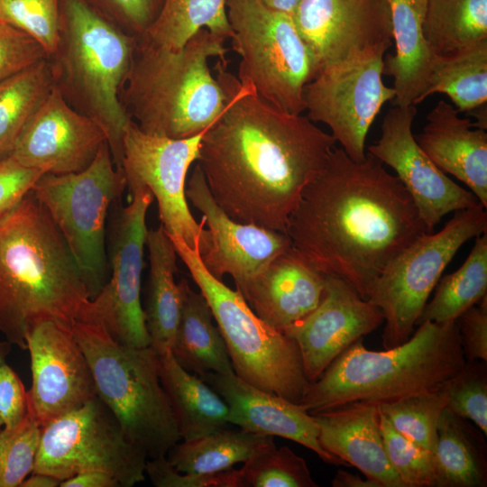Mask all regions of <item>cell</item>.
<instances>
[{
    "label": "cell",
    "mask_w": 487,
    "mask_h": 487,
    "mask_svg": "<svg viewBox=\"0 0 487 487\" xmlns=\"http://www.w3.org/2000/svg\"><path fill=\"white\" fill-rule=\"evenodd\" d=\"M325 277L291 246L237 290L260 318L283 331L317 307Z\"/></svg>",
    "instance_id": "cell-24"
},
{
    "label": "cell",
    "mask_w": 487,
    "mask_h": 487,
    "mask_svg": "<svg viewBox=\"0 0 487 487\" xmlns=\"http://www.w3.org/2000/svg\"><path fill=\"white\" fill-rule=\"evenodd\" d=\"M43 174L20 164L12 156L0 160V222L17 207Z\"/></svg>",
    "instance_id": "cell-46"
},
{
    "label": "cell",
    "mask_w": 487,
    "mask_h": 487,
    "mask_svg": "<svg viewBox=\"0 0 487 487\" xmlns=\"http://www.w3.org/2000/svg\"><path fill=\"white\" fill-rule=\"evenodd\" d=\"M208 302L234 373L259 389L299 403L309 383L296 341L260 318L237 289L212 276L198 252L170 236Z\"/></svg>",
    "instance_id": "cell-8"
},
{
    "label": "cell",
    "mask_w": 487,
    "mask_h": 487,
    "mask_svg": "<svg viewBox=\"0 0 487 487\" xmlns=\"http://www.w3.org/2000/svg\"><path fill=\"white\" fill-rule=\"evenodd\" d=\"M12 344L5 340L0 341V367L6 363V358L12 351ZM0 427H2V422L0 420Z\"/></svg>",
    "instance_id": "cell-53"
},
{
    "label": "cell",
    "mask_w": 487,
    "mask_h": 487,
    "mask_svg": "<svg viewBox=\"0 0 487 487\" xmlns=\"http://www.w3.org/2000/svg\"><path fill=\"white\" fill-rule=\"evenodd\" d=\"M433 299L427 302L417 326L424 321H455L469 308L487 297V232L476 236L464 263L439 279Z\"/></svg>",
    "instance_id": "cell-35"
},
{
    "label": "cell",
    "mask_w": 487,
    "mask_h": 487,
    "mask_svg": "<svg viewBox=\"0 0 487 487\" xmlns=\"http://www.w3.org/2000/svg\"><path fill=\"white\" fill-rule=\"evenodd\" d=\"M434 55H449L487 41V0H427L422 25Z\"/></svg>",
    "instance_id": "cell-32"
},
{
    "label": "cell",
    "mask_w": 487,
    "mask_h": 487,
    "mask_svg": "<svg viewBox=\"0 0 487 487\" xmlns=\"http://www.w3.org/2000/svg\"><path fill=\"white\" fill-rule=\"evenodd\" d=\"M125 188L124 174L106 142L83 170L43 174L32 189L65 240L90 299L109 280L106 220L111 204Z\"/></svg>",
    "instance_id": "cell-10"
},
{
    "label": "cell",
    "mask_w": 487,
    "mask_h": 487,
    "mask_svg": "<svg viewBox=\"0 0 487 487\" xmlns=\"http://www.w3.org/2000/svg\"><path fill=\"white\" fill-rule=\"evenodd\" d=\"M160 377L182 440L227 427L229 409L222 397L197 374L181 367L170 350L159 354Z\"/></svg>",
    "instance_id": "cell-28"
},
{
    "label": "cell",
    "mask_w": 487,
    "mask_h": 487,
    "mask_svg": "<svg viewBox=\"0 0 487 487\" xmlns=\"http://www.w3.org/2000/svg\"><path fill=\"white\" fill-rule=\"evenodd\" d=\"M301 0H261L268 8L292 15Z\"/></svg>",
    "instance_id": "cell-52"
},
{
    "label": "cell",
    "mask_w": 487,
    "mask_h": 487,
    "mask_svg": "<svg viewBox=\"0 0 487 487\" xmlns=\"http://www.w3.org/2000/svg\"><path fill=\"white\" fill-rule=\"evenodd\" d=\"M55 83L50 58L0 82V160L10 156L22 131Z\"/></svg>",
    "instance_id": "cell-34"
},
{
    "label": "cell",
    "mask_w": 487,
    "mask_h": 487,
    "mask_svg": "<svg viewBox=\"0 0 487 487\" xmlns=\"http://www.w3.org/2000/svg\"><path fill=\"white\" fill-rule=\"evenodd\" d=\"M32 386L28 407L43 427L97 395L87 357L72 326L43 319L27 330Z\"/></svg>",
    "instance_id": "cell-16"
},
{
    "label": "cell",
    "mask_w": 487,
    "mask_h": 487,
    "mask_svg": "<svg viewBox=\"0 0 487 487\" xmlns=\"http://www.w3.org/2000/svg\"><path fill=\"white\" fill-rule=\"evenodd\" d=\"M106 142L102 126L72 107L55 83L22 131L10 156L44 174L74 173L86 169Z\"/></svg>",
    "instance_id": "cell-20"
},
{
    "label": "cell",
    "mask_w": 487,
    "mask_h": 487,
    "mask_svg": "<svg viewBox=\"0 0 487 487\" xmlns=\"http://www.w3.org/2000/svg\"><path fill=\"white\" fill-rule=\"evenodd\" d=\"M72 329L89 363L97 396L127 438L148 458L166 455L181 437L161 381L159 354L151 345L117 342L98 322L78 321Z\"/></svg>",
    "instance_id": "cell-7"
},
{
    "label": "cell",
    "mask_w": 487,
    "mask_h": 487,
    "mask_svg": "<svg viewBox=\"0 0 487 487\" xmlns=\"http://www.w3.org/2000/svg\"><path fill=\"white\" fill-rule=\"evenodd\" d=\"M41 431L29 407L18 425L0 429V487H20L33 472Z\"/></svg>",
    "instance_id": "cell-39"
},
{
    "label": "cell",
    "mask_w": 487,
    "mask_h": 487,
    "mask_svg": "<svg viewBox=\"0 0 487 487\" xmlns=\"http://www.w3.org/2000/svg\"><path fill=\"white\" fill-rule=\"evenodd\" d=\"M119 209L111 234V275L90 300L85 321L101 323L117 342L133 347L151 345L141 304V283L146 245V216L153 201L147 188L137 189Z\"/></svg>",
    "instance_id": "cell-15"
},
{
    "label": "cell",
    "mask_w": 487,
    "mask_h": 487,
    "mask_svg": "<svg viewBox=\"0 0 487 487\" xmlns=\"http://www.w3.org/2000/svg\"><path fill=\"white\" fill-rule=\"evenodd\" d=\"M207 130L189 138L172 139L144 133L132 121L124 134L120 166L130 195L141 188L150 190L167 234L181 238L199 255L208 248L210 238L204 219L198 223L189 210L186 181Z\"/></svg>",
    "instance_id": "cell-13"
},
{
    "label": "cell",
    "mask_w": 487,
    "mask_h": 487,
    "mask_svg": "<svg viewBox=\"0 0 487 487\" xmlns=\"http://www.w3.org/2000/svg\"><path fill=\"white\" fill-rule=\"evenodd\" d=\"M427 233L396 175L369 152L358 162L336 147L286 227L291 246L312 267L343 280L367 300L389 262Z\"/></svg>",
    "instance_id": "cell-2"
},
{
    "label": "cell",
    "mask_w": 487,
    "mask_h": 487,
    "mask_svg": "<svg viewBox=\"0 0 487 487\" xmlns=\"http://www.w3.org/2000/svg\"><path fill=\"white\" fill-rule=\"evenodd\" d=\"M61 482L60 479L48 473H32L20 487H58Z\"/></svg>",
    "instance_id": "cell-51"
},
{
    "label": "cell",
    "mask_w": 487,
    "mask_h": 487,
    "mask_svg": "<svg viewBox=\"0 0 487 487\" xmlns=\"http://www.w3.org/2000/svg\"><path fill=\"white\" fill-rule=\"evenodd\" d=\"M446 408L464 418L487 435V365L486 361L465 362L443 386Z\"/></svg>",
    "instance_id": "cell-42"
},
{
    "label": "cell",
    "mask_w": 487,
    "mask_h": 487,
    "mask_svg": "<svg viewBox=\"0 0 487 487\" xmlns=\"http://www.w3.org/2000/svg\"><path fill=\"white\" fill-rule=\"evenodd\" d=\"M269 436L227 427L193 439L179 441L166 456L180 473H215L244 463Z\"/></svg>",
    "instance_id": "cell-33"
},
{
    "label": "cell",
    "mask_w": 487,
    "mask_h": 487,
    "mask_svg": "<svg viewBox=\"0 0 487 487\" xmlns=\"http://www.w3.org/2000/svg\"><path fill=\"white\" fill-rule=\"evenodd\" d=\"M147 459L96 395L42 427L32 473L63 481L80 473L100 471L114 476L120 487H132L145 480Z\"/></svg>",
    "instance_id": "cell-12"
},
{
    "label": "cell",
    "mask_w": 487,
    "mask_h": 487,
    "mask_svg": "<svg viewBox=\"0 0 487 487\" xmlns=\"http://www.w3.org/2000/svg\"><path fill=\"white\" fill-rule=\"evenodd\" d=\"M27 413V391L14 370L5 363L0 367V420L2 427H15Z\"/></svg>",
    "instance_id": "cell-48"
},
{
    "label": "cell",
    "mask_w": 487,
    "mask_h": 487,
    "mask_svg": "<svg viewBox=\"0 0 487 487\" xmlns=\"http://www.w3.org/2000/svg\"><path fill=\"white\" fill-rule=\"evenodd\" d=\"M199 377L226 403L230 425L257 435L289 439L312 450L325 463L347 466L322 448L317 425L301 404L251 385L234 372H207Z\"/></svg>",
    "instance_id": "cell-22"
},
{
    "label": "cell",
    "mask_w": 487,
    "mask_h": 487,
    "mask_svg": "<svg viewBox=\"0 0 487 487\" xmlns=\"http://www.w3.org/2000/svg\"><path fill=\"white\" fill-rule=\"evenodd\" d=\"M448 96L459 113L486 106L487 41L449 55H434L427 86L417 105L429 96Z\"/></svg>",
    "instance_id": "cell-31"
},
{
    "label": "cell",
    "mask_w": 487,
    "mask_h": 487,
    "mask_svg": "<svg viewBox=\"0 0 487 487\" xmlns=\"http://www.w3.org/2000/svg\"><path fill=\"white\" fill-rule=\"evenodd\" d=\"M186 197L208 227L210 244L200 255L203 265L219 280L230 275L238 290L291 247L285 233L229 217L213 198L198 164L186 185Z\"/></svg>",
    "instance_id": "cell-18"
},
{
    "label": "cell",
    "mask_w": 487,
    "mask_h": 487,
    "mask_svg": "<svg viewBox=\"0 0 487 487\" xmlns=\"http://www.w3.org/2000/svg\"><path fill=\"white\" fill-rule=\"evenodd\" d=\"M145 474L156 487H239L235 469L209 474L183 473L173 467L166 455L147 459Z\"/></svg>",
    "instance_id": "cell-45"
},
{
    "label": "cell",
    "mask_w": 487,
    "mask_h": 487,
    "mask_svg": "<svg viewBox=\"0 0 487 487\" xmlns=\"http://www.w3.org/2000/svg\"><path fill=\"white\" fill-rule=\"evenodd\" d=\"M136 41L85 0H60V41L50 58L56 85L72 107L102 126L119 170L132 122L121 92Z\"/></svg>",
    "instance_id": "cell-6"
},
{
    "label": "cell",
    "mask_w": 487,
    "mask_h": 487,
    "mask_svg": "<svg viewBox=\"0 0 487 487\" xmlns=\"http://www.w3.org/2000/svg\"><path fill=\"white\" fill-rule=\"evenodd\" d=\"M60 487H120L111 474L100 471H88L63 480Z\"/></svg>",
    "instance_id": "cell-49"
},
{
    "label": "cell",
    "mask_w": 487,
    "mask_h": 487,
    "mask_svg": "<svg viewBox=\"0 0 487 487\" xmlns=\"http://www.w3.org/2000/svg\"><path fill=\"white\" fill-rule=\"evenodd\" d=\"M149 282L143 309L151 346L160 354L171 350L181 310V291L175 280L177 253L161 225L147 231Z\"/></svg>",
    "instance_id": "cell-27"
},
{
    "label": "cell",
    "mask_w": 487,
    "mask_h": 487,
    "mask_svg": "<svg viewBox=\"0 0 487 487\" xmlns=\"http://www.w3.org/2000/svg\"><path fill=\"white\" fill-rule=\"evenodd\" d=\"M225 40L206 29L170 49L137 39L121 92L131 120L144 133L172 139L195 136L222 113L226 93L209 68L225 62Z\"/></svg>",
    "instance_id": "cell-4"
},
{
    "label": "cell",
    "mask_w": 487,
    "mask_h": 487,
    "mask_svg": "<svg viewBox=\"0 0 487 487\" xmlns=\"http://www.w3.org/2000/svg\"><path fill=\"white\" fill-rule=\"evenodd\" d=\"M416 106L388 110L376 143L368 152L387 164L410 194L429 233L451 212L479 204L477 198L439 170L412 133Z\"/></svg>",
    "instance_id": "cell-17"
},
{
    "label": "cell",
    "mask_w": 487,
    "mask_h": 487,
    "mask_svg": "<svg viewBox=\"0 0 487 487\" xmlns=\"http://www.w3.org/2000/svg\"><path fill=\"white\" fill-rule=\"evenodd\" d=\"M0 429H1V427H0Z\"/></svg>",
    "instance_id": "cell-54"
},
{
    "label": "cell",
    "mask_w": 487,
    "mask_h": 487,
    "mask_svg": "<svg viewBox=\"0 0 487 487\" xmlns=\"http://www.w3.org/2000/svg\"><path fill=\"white\" fill-rule=\"evenodd\" d=\"M319 71L380 45H391L387 0H301L292 14Z\"/></svg>",
    "instance_id": "cell-19"
},
{
    "label": "cell",
    "mask_w": 487,
    "mask_h": 487,
    "mask_svg": "<svg viewBox=\"0 0 487 487\" xmlns=\"http://www.w3.org/2000/svg\"><path fill=\"white\" fill-rule=\"evenodd\" d=\"M128 34L140 39L156 19L163 0H85Z\"/></svg>",
    "instance_id": "cell-43"
},
{
    "label": "cell",
    "mask_w": 487,
    "mask_h": 487,
    "mask_svg": "<svg viewBox=\"0 0 487 487\" xmlns=\"http://www.w3.org/2000/svg\"><path fill=\"white\" fill-rule=\"evenodd\" d=\"M239 487H317L306 461L272 436L237 470Z\"/></svg>",
    "instance_id": "cell-37"
},
{
    "label": "cell",
    "mask_w": 487,
    "mask_h": 487,
    "mask_svg": "<svg viewBox=\"0 0 487 487\" xmlns=\"http://www.w3.org/2000/svg\"><path fill=\"white\" fill-rule=\"evenodd\" d=\"M47 58L33 38L0 21V82Z\"/></svg>",
    "instance_id": "cell-44"
},
{
    "label": "cell",
    "mask_w": 487,
    "mask_h": 487,
    "mask_svg": "<svg viewBox=\"0 0 487 487\" xmlns=\"http://www.w3.org/2000/svg\"><path fill=\"white\" fill-rule=\"evenodd\" d=\"M439 100L415 139L435 165L465 184L487 207V133Z\"/></svg>",
    "instance_id": "cell-25"
},
{
    "label": "cell",
    "mask_w": 487,
    "mask_h": 487,
    "mask_svg": "<svg viewBox=\"0 0 487 487\" xmlns=\"http://www.w3.org/2000/svg\"><path fill=\"white\" fill-rule=\"evenodd\" d=\"M328 454L359 469L379 487H405L384 448L379 404L354 401L311 414Z\"/></svg>",
    "instance_id": "cell-23"
},
{
    "label": "cell",
    "mask_w": 487,
    "mask_h": 487,
    "mask_svg": "<svg viewBox=\"0 0 487 487\" xmlns=\"http://www.w3.org/2000/svg\"><path fill=\"white\" fill-rule=\"evenodd\" d=\"M331 484L334 487H379L375 482L367 477L363 478L342 469L336 472Z\"/></svg>",
    "instance_id": "cell-50"
},
{
    "label": "cell",
    "mask_w": 487,
    "mask_h": 487,
    "mask_svg": "<svg viewBox=\"0 0 487 487\" xmlns=\"http://www.w3.org/2000/svg\"><path fill=\"white\" fill-rule=\"evenodd\" d=\"M418 326L406 342L383 351L368 350L357 340L308 383L299 404L314 414L441 390L465 363L456 321Z\"/></svg>",
    "instance_id": "cell-5"
},
{
    "label": "cell",
    "mask_w": 487,
    "mask_h": 487,
    "mask_svg": "<svg viewBox=\"0 0 487 487\" xmlns=\"http://www.w3.org/2000/svg\"><path fill=\"white\" fill-rule=\"evenodd\" d=\"M237 78L270 105L288 113L305 111L304 88L319 72L292 15L261 0H226Z\"/></svg>",
    "instance_id": "cell-9"
},
{
    "label": "cell",
    "mask_w": 487,
    "mask_h": 487,
    "mask_svg": "<svg viewBox=\"0 0 487 487\" xmlns=\"http://www.w3.org/2000/svg\"><path fill=\"white\" fill-rule=\"evenodd\" d=\"M389 47L380 45L326 67L304 88L307 116L327 125L354 161L365 159L369 130L383 105L395 97L394 88L382 80Z\"/></svg>",
    "instance_id": "cell-14"
},
{
    "label": "cell",
    "mask_w": 487,
    "mask_h": 487,
    "mask_svg": "<svg viewBox=\"0 0 487 487\" xmlns=\"http://www.w3.org/2000/svg\"><path fill=\"white\" fill-rule=\"evenodd\" d=\"M225 107L205 132L197 164L232 219L286 234L303 191L324 170L335 140L307 115L284 112L217 60Z\"/></svg>",
    "instance_id": "cell-1"
},
{
    "label": "cell",
    "mask_w": 487,
    "mask_h": 487,
    "mask_svg": "<svg viewBox=\"0 0 487 487\" xmlns=\"http://www.w3.org/2000/svg\"><path fill=\"white\" fill-rule=\"evenodd\" d=\"M447 398L443 389L379 404L391 426L418 446L434 453L437 424Z\"/></svg>",
    "instance_id": "cell-38"
},
{
    "label": "cell",
    "mask_w": 487,
    "mask_h": 487,
    "mask_svg": "<svg viewBox=\"0 0 487 487\" xmlns=\"http://www.w3.org/2000/svg\"><path fill=\"white\" fill-rule=\"evenodd\" d=\"M455 321L465 362L487 361V297Z\"/></svg>",
    "instance_id": "cell-47"
},
{
    "label": "cell",
    "mask_w": 487,
    "mask_h": 487,
    "mask_svg": "<svg viewBox=\"0 0 487 487\" xmlns=\"http://www.w3.org/2000/svg\"><path fill=\"white\" fill-rule=\"evenodd\" d=\"M90 300L65 240L30 191L0 222V333L25 350L31 325L73 326L87 319Z\"/></svg>",
    "instance_id": "cell-3"
},
{
    "label": "cell",
    "mask_w": 487,
    "mask_h": 487,
    "mask_svg": "<svg viewBox=\"0 0 487 487\" xmlns=\"http://www.w3.org/2000/svg\"><path fill=\"white\" fill-rule=\"evenodd\" d=\"M486 232V207L479 203L455 211L441 230L418 237L389 262L368 298L384 316V349L411 336L446 267L464 244Z\"/></svg>",
    "instance_id": "cell-11"
},
{
    "label": "cell",
    "mask_w": 487,
    "mask_h": 487,
    "mask_svg": "<svg viewBox=\"0 0 487 487\" xmlns=\"http://www.w3.org/2000/svg\"><path fill=\"white\" fill-rule=\"evenodd\" d=\"M380 425L387 457L405 487H440L433 452L399 433L380 412Z\"/></svg>",
    "instance_id": "cell-40"
},
{
    "label": "cell",
    "mask_w": 487,
    "mask_h": 487,
    "mask_svg": "<svg viewBox=\"0 0 487 487\" xmlns=\"http://www.w3.org/2000/svg\"><path fill=\"white\" fill-rule=\"evenodd\" d=\"M181 310L171 354L177 363L198 376L234 372L224 339L214 324L212 310L201 292L185 279L179 282Z\"/></svg>",
    "instance_id": "cell-29"
},
{
    "label": "cell",
    "mask_w": 487,
    "mask_h": 487,
    "mask_svg": "<svg viewBox=\"0 0 487 487\" xmlns=\"http://www.w3.org/2000/svg\"><path fill=\"white\" fill-rule=\"evenodd\" d=\"M325 276V289L317 307L282 331L296 341L309 382L354 343L384 322L379 307L363 299L343 280Z\"/></svg>",
    "instance_id": "cell-21"
},
{
    "label": "cell",
    "mask_w": 487,
    "mask_h": 487,
    "mask_svg": "<svg viewBox=\"0 0 487 487\" xmlns=\"http://www.w3.org/2000/svg\"><path fill=\"white\" fill-rule=\"evenodd\" d=\"M395 52L387 56L383 74L393 78V105L417 106L425 91L434 60L423 35L427 0H387Z\"/></svg>",
    "instance_id": "cell-26"
},
{
    "label": "cell",
    "mask_w": 487,
    "mask_h": 487,
    "mask_svg": "<svg viewBox=\"0 0 487 487\" xmlns=\"http://www.w3.org/2000/svg\"><path fill=\"white\" fill-rule=\"evenodd\" d=\"M0 21L30 35L50 58L57 51L60 0H0Z\"/></svg>",
    "instance_id": "cell-41"
},
{
    "label": "cell",
    "mask_w": 487,
    "mask_h": 487,
    "mask_svg": "<svg viewBox=\"0 0 487 487\" xmlns=\"http://www.w3.org/2000/svg\"><path fill=\"white\" fill-rule=\"evenodd\" d=\"M485 436L470 420L443 409L434 451L440 487L487 485Z\"/></svg>",
    "instance_id": "cell-30"
},
{
    "label": "cell",
    "mask_w": 487,
    "mask_h": 487,
    "mask_svg": "<svg viewBox=\"0 0 487 487\" xmlns=\"http://www.w3.org/2000/svg\"><path fill=\"white\" fill-rule=\"evenodd\" d=\"M202 29L225 41L232 39L226 0H163L156 19L140 39L178 49Z\"/></svg>",
    "instance_id": "cell-36"
}]
</instances>
